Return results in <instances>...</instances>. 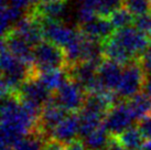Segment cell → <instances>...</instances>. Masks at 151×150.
<instances>
[{
  "label": "cell",
  "mask_w": 151,
  "mask_h": 150,
  "mask_svg": "<svg viewBox=\"0 0 151 150\" xmlns=\"http://www.w3.org/2000/svg\"><path fill=\"white\" fill-rule=\"evenodd\" d=\"M67 0H46L33 6L30 13L40 20H60L66 12Z\"/></svg>",
  "instance_id": "obj_13"
},
{
  "label": "cell",
  "mask_w": 151,
  "mask_h": 150,
  "mask_svg": "<svg viewBox=\"0 0 151 150\" xmlns=\"http://www.w3.org/2000/svg\"><path fill=\"white\" fill-rule=\"evenodd\" d=\"M134 16L127 10L126 8H119L118 10L114 11L108 17L109 21L111 22L115 29H122L126 27H130L134 22Z\"/></svg>",
  "instance_id": "obj_23"
},
{
  "label": "cell",
  "mask_w": 151,
  "mask_h": 150,
  "mask_svg": "<svg viewBox=\"0 0 151 150\" xmlns=\"http://www.w3.org/2000/svg\"><path fill=\"white\" fill-rule=\"evenodd\" d=\"M145 92L151 97V74H147L146 77V82H145V86H143Z\"/></svg>",
  "instance_id": "obj_33"
},
{
  "label": "cell",
  "mask_w": 151,
  "mask_h": 150,
  "mask_svg": "<svg viewBox=\"0 0 151 150\" xmlns=\"http://www.w3.org/2000/svg\"><path fill=\"white\" fill-rule=\"evenodd\" d=\"M39 19V18H38ZM42 22L44 39L58 45L66 46L80 34V30L67 27L60 20H40Z\"/></svg>",
  "instance_id": "obj_7"
},
{
  "label": "cell",
  "mask_w": 151,
  "mask_h": 150,
  "mask_svg": "<svg viewBox=\"0 0 151 150\" xmlns=\"http://www.w3.org/2000/svg\"><path fill=\"white\" fill-rule=\"evenodd\" d=\"M33 52L34 66L38 73L66 67V56L64 48L53 42L47 40L40 42L33 48Z\"/></svg>",
  "instance_id": "obj_1"
},
{
  "label": "cell",
  "mask_w": 151,
  "mask_h": 150,
  "mask_svg": "<svg viewBox=\"0 0 151 150\" xmlns=\"http://www.w3.org/2000/svg\"><path fill=\"white\" fill-rule=\"evenodd\" d=\"M137 127L145 140H151V115L139 119Z\"/></svg>",
  "instance_id": "obj_27"
},
{
  "label": "cell",
  "mask_w": 151,
  "mask_h": 150,
  "mask_svg": "<svg viewBox=\"0 0 151 150\" xmlns=\"http://www.w3.org/2000/svg\"><path fill=\"white\" fill-rule=\"evenodd\" d=\"M65 146L62 142L56 141L54 139H47L44 145V150H64Z\"/></svg>",
  "instance_id": "obj_30"
},
{
  "label": "cell",
  "mask_w": 151,
  "mask_h": 150,
  "mask_svg": "<svg viewBox=\"0 0 151 150\" xmlns=\"http://www.w3.org/2000/svg\"><path fill=\"white\" fill-rule=\"evenodd\" d=\"M2 43L8 48V50L16 58L27 64L30 67L34 66V52L33 46L30 45L24 39L18 35L12 30L8 31L2 35Z\"/></svg>",
  "instance_id": "obj_10"
},
{
  "label": "cell",
  "mask_w": 151,
  "mask_h": 150,
  "mask_svg": "<svg viewBox=\"0 0 151 150\" xmlns=\"http://www.w3.org/2000/svg\"><path fill=\"white\" fill-rule=\"evenodd\" d=\"M130 112L134 116V120L141 119L142 117L151 114V97L147 93L140 92L132 96L127 102Z\"/></svg>",
  "instance_id": "obj_18"
},
{
  "label": "cell",
  "mask_w": 151,
  "mask_h": 150,
  "mask_svg": "<svg viewBox=\"0 0 151 150\" xmlns=\"http://www.w3.org/2000/svg\"><path fill=\"white\" fill-rule=\"evenodd\" d=\"M11 30L18 35H20L22 39H24L33 48L40 42H42L44 38L42 22L30 12L27 13L24 17H22L18 22H16L12 25Z\"/></svg>",
  "instance_id": "obj_8"
},
{
  "label": "cell",
  "mask_w": 151,
  "mask_h": 150,
  "mask_svg": "<svg viewBox=\"0 0 151 150\" xmlns=\"http://www.w3.org/2000/svg\"><path fill=\"white\" fill-rule=\"evenodd\" d=\"M134 120V118L128 107V104L124 103V100H120L107 112L103 121V126L111 136H118L131 127Z\"/></svg>",
  "instance_id": "obj_6"
},
{
  "label": "cell",
  "mask_w": 151,
  "mask_h": 150,
  "mask_svg": "<svg viewBox=\"0 0 151 150\" xmlns=\"http://www.w3.org/2000/svg\"><path fill=\"white\" fill-rule=\"evenodd\" d=\"M64 150H87V148H86V146H85L84 142L82 141V140L76 139L74 141L67 144Z\"/></svg>",
  "instance_id": "obj_31"
},
{
  "label": "cell",
  "mask_w": 151,
  "mask_h": 150,
  "mask_svg": "<svg viewBox=\"0 0 151 150\" xmlns=\"http://www.w3.org/2000/svg\"><path fill=\"white\" fill-rule=\"evenodd\" d=\"M8 4L13 8L20 9L25 13H29L30 10L33 8L34 0H8Z\"/></svg>",
  "instance_id": "obj_28"
},
{
  "label": "cell",
  "mask_w": 151,
  "mask_h": 150,
  "mask_svg": "<svg viewBox=\"0 0 151 150\" xmlns=\"http://www.w3.org/2000/svg\"><path fill=\"white\" fill-rule=\"evenodd\" d=\"M97 16L96 10L89 6H86V4H81L80 9L77 11V20L80 22V25H85V23H88L91 21L95 20Z\"/></svg>",
  "instance_id": "obj_25"
},
{
  "label": "cell",
  "mask_w": 151,
  "mask_h": 150,
  "mask_svg": "<svg viewBox=\"0 0 151 150\" xmlns=\"http://www.w3.org/2000/svg\"><path fill=\"white\" fill-rule=\"evenodd\" d=\"M82 4L96 10L97 16L108 18L114 11L124 7V0H81Z\"/></svg>",
  "instance_id": "obj_20"
},
{
  "label": "cell",
  "mask_w": 151,
  "mask_h": 150,
  "mask_svg": "<svg viewBox=\"0 0 151 150\" xmlns=\"http://www.w3.org/2000/svg\"><path fill=\"white\" fill-rule=\"evenodd\" d=\"M1 150H14V149H13V147L4 146V145H1Z\"/></svg>",
  "instance_id": "obj_35"
},
{
  "label": "cell",
  "mask_w": 151,
  "mask_h": 150,
  "mask_svg": "<svg viewBox=\"0 0 151 150\" xmlns=\"http://www.w3.org/2000/svg\"><path fill=\"white\" fill-rule=\"evenodd\" d=\"M141 63H142V66L145 71L147 72V74H151V45L142 55Z\"/></svg>",
  "instance_id": "obj_29"
},
{
  "label": "cell",
  "mask_w": 151,
  "mask_h": 150,
  "mask_svg": "<svg viewBox=\"0 0 151 150\" xmlns=\"http://www.w3.org/2000/svg\"><path fill=\"white\" fill-rule=\"evenodd\" d=\"M124 8L134 17H139L151 11V0H124Z\"/></svg>",
  "instance_id": "obj_24"
},
{
  "label": "cell",
  "mask_w": 151,
  "mask_h": 150,
  "mask_svg": "<svg viewBox=\"0 0 151 150\" xmlns=\"http://www.w3.org/2000/svg\"><path fill=\"white\" fill-rule=\"evenodd\" d=\"M81 120L80 127V136L82 138L86 137L87 135L93 133L95 129L103 125V121L105 118V115H101L99 112H93L89 109L82 108L78 112Z\"/></svg>",
  "instance_id": "obj_16"
},
{
  "label": "cell",
  "mask_w": 151,
  "mask_h": 150,
  "mask_svg": "<svg viewBox=\"0 0 151 150\" xmlns=\"http://www.w3.org/2000/svg\"><path fill=\"white\" fill-rule=\"evenodd\" d=\"M38 79L49 91L55 94V92L68 79V74L65 69H56L38 73Z\"/></svg>",
  "instance_id": "obj_17"
},
{
  "label": "cell",
  "mask_w": 151,
  "mask_h": 150,
  "mask_svg": "<svg viewBox=\"0 0 151 150\" xmlns=\"http://www.w3.org/2000/svg\"><path fill=\"white\" fill-rule=\"evenodd\" d=\"M124 66L119 63L105 58L97 70L98 81L106 91H117L122 77Z\"/></svg>",
  "instance_id": "obj_12"
},
{
  "label": "cell",
  "mask_w": 151,
  "mask_h": 150,
  "mask_svg": "<svg viewBox=\"0 0 151 150\" xmlns=\"http://www.w3.org/2000/svg\"><path fill=\"white\" fill-rule=\"evenodd\" d=\"M80 115L77 112H71L55 127L51 133L50 139H54L56 141L67 145L76 140L80 136Z\"/></svg>",
  "instance_id": "obj_11"
},
{
  "label": "cell",
  "mask_w": 151,
  "mask_h": 150,
  "mask_svg": "<svg viewBox=\"0 0 151 150\" xmlns=\"http://www.w3.org/2000/svg\"><path fill=\"white\" fill-rule=\"evenodd\" d=\"M134 25L138 30L142 31V32L151 37V14L146 13L142 16L136 17Z\"/></svg>",
  "instance_id": "obj_26"
},
{
  "label": "cell",
  "mask_w": 151,
  "mask_h": 150,
  "mask_svg": "<svg viewBox=\"0 0 151 150\" xmlns=\"http://www.w3.org/2000/svg\"><path fill=\"white\" fill-rule=\"evenodd\" d=\"M46 139L38 133H32L25 136L22 140L13 147L14 150H44Z\"/></svg>",
  "instance_id": "obj_22"
},
{
  "label": "cell",
  "mask_w": 151,
  "mask_h": 150,
  "mask_svg": "<svg viewBox=\"0 0 151 150\" xmlns=\"http://www.w3.org/2000/svg\"><path fill=\"white\" fill-rule=\"evenodd\" d=\"M78 29L82 32V34L86 38L101 42L106 41L115 32L114 31L115 28L108 18L101 17H97L95 20L85 23V25H80Z\"/></svg>",
  "instance_id": "obj_14"
},
{
  "label": "cell",
  "mask_w": 151,
  "mask_h": 150,
  "mask_svg": "<svg viewBox=\"0 0 151 150\" xmlns=\"http://www.w3.org/2000/svg\"><path fill=\"white\" fill-rule=\"evenodd\" d=\"M103 53H104L105 58L115 61V62L122 64V66L129 64L134 60H139V58H134L129 51L125 49L113 37H110L106 41L103 42Z\"/></svg>",
  "instance_id": "obj_15"
},
{
  "label": "cell",
  "mask_w": 151,
  "mask_h": 150,
  "mask_svg": "<svg viewBox=\"0 0 151 150\" xmlns=\"http://www.w3.org/2000/svg\"><path fill=\"white\" fill-rule=\"evenodd\" d=\"M146 77L147 72L145 71L142 66L141 58L134 60L129 64L125 65L122 81L116 91L118 97L122 100H129L136 94L140 93L141 89H143Z\"/></svg>",
  "instance_id": "obj_2"
},
{
  "label": "cell",
  "mask_w": 151,
  "mask_h": 150,
  "mask_svg": "<svg viewBox=\"0 0 151 150\" xmlns=\"http://www.w3.org/2000/svg\"><path fill=\"white\" fill-rule=\"evenodd\" d=\"M119 142L126 150H139L143 146V137L139 131L138 127H129L128 129L116 136Z\"/></svg>",
  "instance_id": "obj_21"
},
{
  "label": "cell",
  "mask_w": 151,
  "mask_h": 150,
  "mask_svg": "<svg viewBox=\"0 0 151 150\" xmlns=\"http://www.w3.org/2000/svg\"><path fill=\"white\" fill-rule=\"evenodd\" d=\"M111 37L137 58H142L145 52L151 45L150 35L131 25L116 30Z\"/></svg>",
  "instance_id": "obj_3"
},
{
  "label": "cell",
  "mask_w": 151,
  "mask_h": 150,
  "mask_svg": "<svg viewBox=\"0 0 151 150\" xmlns=\"http://www.w3.org/2000/svg\"><path fill=\"white\" fill-rule=\"evenodd\" d=\"M86 92L75 81L68 79L61 87L55 92L54 98L67 112H80L84 105Z\"/></svg>",
  "instance_id": "obj_5"
},
{
  "label": "cell",
  "mask_w": 151,
  "mask_h": 150,
  "mask_svg": "<svg viewBox=\"0 0 151 150\" xmlns=\"http://www.w3.org/2000/svg\"><path fill=\"white\" fill-rule=\"evenodd\" d=\"M67 116V110L63 108L55 100V98L49 102L42 107L37 128L33 133H38L46 140L51 138V133L54 128Z\"/></svg>",
  "instance_id": "obj_4"
},
{
  "label": "cell",
  "mask_w": 151,
  "mask_h": 150,
  "mask_svg": "<svg viewBox=\"0 0 151 150\" xmlns=\"http://www.w3.org/2000/svg\"><path fill=\"white\" fill-rule=\"evenodd\" d=\"M106 150H126V149H125L124 146L119 142V140L117 139L116 136H111Z\"/></svg>",
  "instance_id": "obj_32"
},
{
  "label": "cell",
  "mask_w": 151,
  "mask_h": 150,
  "mask_svg": "<svg viewBox=\"0 0 151 150\" xmlns=\"http://www.w3.org/2000/svg\"><path fill=\"white\" fill-rule=\"evenodd\" d=\"M140 150H151V140H147L145 142Z\"/></svg>",
  "instance_id": "obj_34"
},
{
  "label": "cell",
  "mask_w": 151,
  "mask_h": 150,
  "mask_svg": "<svg viewBox=\"0 0 151 150\" xmlns=\"http://www.w3.org/2000/svg\"><path fill=\"white\" fill-rule=\"evenodd\" d=\"M110 138H111V135L101 125L93 133L83 138L84 139L83 142L87 150H105L108 146Z\"/></svg>",
  "instance_id": "obj_19"
},
{
  "label": "cell",
  "mask_w": 151,
  "mask_h": 150,
  "mask_svg": "<svg viewBox=\"0 0 151 150\" xmlns=\"http://www.w3.org/2000/svg\"><path fill=\"white\" fill-rule=\"evenodd\" d=\"M20 100L33 102L40 106H44L54 98V93L49 91L37 76H30L21 84L18 91Z\"/></svg>",
  "instance_id": "obj_9"
}]
</instances>
